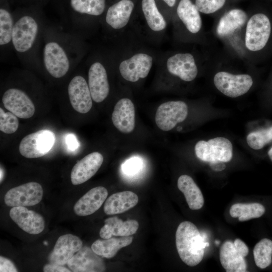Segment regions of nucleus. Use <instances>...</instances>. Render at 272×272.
Listing matches in <instances>:
<instances>
[{"label": "nucleus", "instance_id": "obj_42", "mask_svg": "<svg viewBox=\"0 0 272 272\" xmlns=\"http://www.w3.org/2000/svg\"><path fill=\"white\" fill-rule=\"evenodd\" d=\"M49 0H23V4L25 5H37L42 7Z\"/></svg>", "mask_w": 272, "mask_h": 272}, {"label": "nucleus", "instance_id": "obj_38", "mask_svg": "<svg viewBox=\"0 0 272 272\" xmlns=\"http://www.w3.org/2000/svg\"><path fill=\"white\" fill-rule=\"evenodd\" d=\"M1 272H17V269L14 264L9 259L2 256H0Z\"/></svg>", "mask_w": 272, "mask_h": 272}, {"label": "nucleus", "instance_id": "obj_19", "mask_svg": "<svg viewBox=\"0 0 272 272\" xmlns=\"http://www.w3.org/2000/svg\"><path fill=\"white\" fill-rule=\"evenodd\" d=\"M103 162L102 155L97 152L90 153L78 161L71 173L72 184L76 185L88 181L96 173Z\"/></svg>", "mask_w": 272, "mask_h": 272}, {"label": "nucleus", "instance_id": "obj_5", "mask_svg": "<svg viewBox=\"0 0 272 272\" xmlns=\"http://www.w3.org/2000/svg\"><path fill=\"white\" fill-rule=\"evenodd\" d=\"M194 151L199 159L210 163L228 162L233 156L232 143L224 137L199 141L195 144Z\"/></svg>", "mask_w": 272, "mask_h": 272}, {"label": "nucleus", "instance_id": "obj_10", "mask_svg": "<svg viewBox=\"0 0 272 272\" xmlns=\"http://www.w3.org/2000/svg\"><path fill=\"white\" fill-rule=\"evenodd\" d=\"M138 0H108L105 12L106 24L114 30H119L128 23Z\"/></svg>", "mask_w": 272, "mask_h": 272}, {"label": "nucleus", "instance_id": "obj_31", "mask_svg": "<svg viewBox=\"0 0 272 272\" xmlns=\"http://www.w3.org/2000/svg\"><path fill=\"white\" fill-rule=\"evenodd\" d=\"M140 6L147 23L152 30L158 32L165 29L167 23L156 0H141Z\"/></svg>", "mask_w": 272, "mask_h": 272}, {"label": "nucleus", "instance_id": "obj_47", "mask_svg": "<svg viewBox=\"0 0 272 272\" xmlns=\"http://www.w3.org/2000/svg\"><path fill=\"white\" fill-rule=\"evenodd\" d=\"M216 244H219L220 243V242L219 241H216Z\"/></svg>", "mask_w": 272, "mask_h": 272}, {"label": "nucleus", "instance_id": "obj_6", "mask_svg": "<svg viewBox=\"0 0 272 272\" xmlns=\"http://www.w3.org/2000/svg\"><path fill=\"white\" fill-rule=\"evenodd\" d=\"M55 141V134L52 131L41 129L25 136L20 143L19 150L25 158H39L50 150Z\"/></svg>", "mask_w": 272, "mask_h": 272}, {"label": "nucleus", "instance_id": "obj_8", "mask_svg": "<svg viewBox=\"0 0 272 272\" xmlns=\"http://www.w3.org/2000/svg\"><path fill=\"white\" fill-rule=\"evenodd\" d=\"M43 195L41 185L37 182H30L9 190L4 201L9 207L32 206L41 201Z\"/></svg>", "mask_w": 272, "mask_h": 272}, {"label": "nucleus", "instance_id": "obj_28", "mask_svg": "<svg viewBox=\"0 0 272 272\" xmlns=\"http://www.w3.org/2000/svg\"><path fill=\"white\" fill-rule=\"evenodd\" d=\"M10 0H0V46L4 50L12 46V35L14 25V11Z\"/></svg>", "mask_w": 272, "mask_h": 272}, {"label": "nucleus", "instance_id": "obj_44", "mask_svg": "<svg viewBox=\"0 0 272 272\" xmlns=\"http://www.w3.org/2000/svg\"><path fill=\"white\" fill-rule=\"evenodd\" d=\"M160 1L164 6L171 9L174 8L177 3V0H158Z\"/></svg>", "mask_w": 272, "mask_h": 272}, {"label": "nucleus", "instance_id": "obj_45", "mask_svg": "<svg viewBox=\"0 0 272 272\" xmlns=\"http://www.w3.org/2000/svg\"><path fill=\"white\" fill-rule=\"evenodd\" d=\"M268 155L269 156V159H270V160L272 162V147L268 151Z\"/></svg>", "mask_w": 272, "mask_h": 272}, {"label": "nucleus", "instance_id": "obj_43", "mask_svg": "<svg viewBox=\"0 0 272 272\" xmlns=\"http://www.w3.org/2000/svg\"><path fill=\"white\" fill-rule=\"evenodd\" d=\"M210 166L211 168L215 171H221L224 170L226 167L224 162L210 163Z\"/></svg>", "mask_w": 272, "mask_h": 272}, {"label": "nucleus", "instance_id": "obj_16", "mask_svg": "<svg viewBox=\"0 0 272 272\" xmlns=\"http://www.w3.org/2000/svg\"><path fill=\"white\" fill-rule=\"evenodd\" d=\"M82 247L83 242L78 236L71 234L63 235L57 239L48 259L50 263L65 265Z\"/></svg>", "mask_w": 272, "mask_h": 272}, {"label": "nucleus", "instance_id": "obj_27", "mask_svg": "<svg viewBox=\"0 0 272 272\" xmlns=\"http://www.w3.org/2000/svg\"><path fill=\"white\" fill-rule=\"evenodd\" d=\"M200 12L191 0H180L176 13L186 28L193 34L197 33L202 27Z\"/></svg>", "mask_w": 272, "mask_h": 272}, {"label": "nucleus", "instance_id": "obj_21", "mask_svg": "<svg viewBox=\"0 0 272 272\" xmlns=\"http://www.w3.org/2000/svg\"><path fill=\"white\" fill-rule=\"evenodd\" d=\"M114 126L121 132L129 133L135 127V109L128 98L119 100L114 106L111 116Z\"/></svg>", "mask_w": 272, "mask_h": 272}, {"label": "nucleus", "instance_id": "obj_30", "mask_svg": "<svg viewBox=\"0 0 272 272\" xmlns=\"http://www.w3.org/2000/svg\"><path fill=\"white\" fill-rule=\"evenodd\" d=\"M132 236H123L119 238L111 237L104 240L98 239L91 245V248L97 254L104 258L114 257L118 251L130 244Z\"/></svg>", "mask_w": 272, "mask_h": 272}, {"label": "nucleus", "instance_id": "obj_26", "mask_svg": "<svg viewBox=\"0 0 272 272\" xmlns=\"http://www.w3.org/2000/svg\"><path fill=\"white\" fill-rule=\"evenodd\" d=\"M247 15L239 9H232L220 19L216 28L217 35L225 37L241 28L247 21Z\"/></svg>", "mask_w": 272, "mask_h": 272}, {"label": "nucleus", "instance_id": "obj_23", "mask_svg": "<svg viewBox=\"0 0 272 272\" xmlns=\"http://www.w3.org/2000/svg\"><path fill=\"white\" fill-rule=\"evenodd\" d=\"M220 262L227 272H245L247 264L244 257L234 245V242L227 240L220 250Z\"/></svg>", "mask_w": 272, "mask_h": 272}, {"label": "nucleus", "instance_id": "obj_13", "mask_svg": "<svg viewBox=\"0 0 272 272\" xmlns=\"http://www.w3.org/2000/svg\"><path fill=\"white\" fill-rule=\"evenodd\" d=\"M107 4L108 0H67L66 7L70 19L79 24L85 18L104 15Z\"/></svg>", "mask_w": 272, "mask_h": 272}, {"label": "nucleus", "instance_id": "obj_2", "mask_svg": "<svg viewBox=\"0 0 272 272\" xmlns=\"http://www.w3.org/2000/svg\"><path fill=\"white\" fill-rule=\"evenodd\" d=\"M42 7L37 5H25L14 11L12 47L24 60L34 56L36 49L42 40L44 30Z\"/></svg>", "mask_w": 272, "mask_h": 272}, {"label": "nucleus", "instance_id": "obj_17", "mask_svg": "<svg viewBox=\"0 0 272 272\" xmlns=\"http://www.w3.org/2000/svg\"><path fill=\"white\" fill-rule=\"evenodd\" d=\"M168 71L185 82L194 80L198 69L193 56L189 53H178L169 57L166 62Z\"/></svg>", "mask_w": 272, "mask_h": 272}, {"label": "nucleus", "instance_id": "obj_33", "mask_svg": "<svg viewBox=\"0 0 272 272\" xmlns=\"http://www.w3.org/2000/svg\"><path fill=\"white\" fill-rule=\"evenodd\" d=\"M253 256L256 266L264 269L269 266L272 261V241L263 238L255 245Z\"/></svg>", "mask_w": 272, "mask_h": 272}, {"label": "nucleus", "instance_id": "obj_12", "mask_svg": "<svg viewBox=\"0 0 272 272\" xmlns=\"http://www.w3.org/2000/svg\"><path fill=\"white\" fill-rule=\"evenodd\" d=\"M153 64V57L145 53H138L122 61L119 65L121 76L125 80L135 82L145 78Z\"/></svg>", "mask_w": 272, "mask_h": 272}, {"label": "nucleus", "instance_id": "obj_3", "mask_svg": "<svg viewBox=\"0 0 272 272\" xmlns=\"http://www.w3.org/2000/svg\"><path fill=\"white\" fill-rule=\"evenodd\" d=\"M175 240L180 258L190 266H195L201 262L204 249L210 245L196 226L189 221H184L179 225Z\"/></svg>", "mask_w": 272, "mask_h": 272}, {"label": "nucleus", "instance_id": "obj_37", "mask_svg": "<svg viewBox=\"0 0 272 272\" xmlns=\"http://www.w3.org/2000/svg\"><path fill=\"white\" fill-rule=\"evenodd\" d=\"M141 166V160L138 158L134 157L126 161L123 164L122 169L124 174L131 175L139 171Z\"/></svg>", "mask_w": 272, "mask_h": 272}, {"label": "nucleus", "instance_id": "obj_14", "mask_svg": "<svg viewBox=\"0 0 272 272\" xmlns=\"http://www.w3.org/2000/svg\"><path fill=\"white\" fill-rule=\"evenodd\" d=\"M67 92L71 105L77 112L84 114L92 106V98L88 83L82 76H74L70 82Z\"/></svg>", "mask_w": 272, "mask_h": 272}, {"label": "nucleus", "instance_id": "obj_35", "mask_svg": "<svg viewBox=\"0 0 272 272\" xmlns=\"http://www.w3.org/2000/svg\"><path fill=\"white\" fill-rule=\"evenodd\" d=\"M19 127L17 116L11 112H5L0 108V130L1 131L11 134L14 133Z\"/></svg>", "mask_w": 272, "mask_h": 272}, {"label": "nucleus", "instance_id": "obj_29", "mask_svg": "<svg viewBox=\"0 0 272 272\" xmlns=\"http://www.w3.org/2000/svg\"><path fill=\"white\" fill-rule=\"evenodd\" d=\"M177 186L183 193L191 210H197L202 207L204 204L203 195L190 176L187 175H181L177 180Z\"/></svg>", "mask_w": 272, "mask_h": 272}, {"label": "nucleus", "instance_id": "obj_11", "mask_svg": "<svg viewBox=\"0 0 272 272\" xmlns=\"http://www.w3.org/2000/svg\"><path fill=\"white\" fill-rule=\"evenodd\" d=\"M5 107L17 117L28 119L35 112V106L29 96L23 90L11 88L7 90L2 97Z\"/></svg>", "mask_w": 272, "mask_h": 272}, {"label": "nucleus", "instance_id": "obj_7", "mask_svg": "<svg viewBox=\"0 0 272 272\" xmlns=\"http://www.w3.org/2000/svg\"><path fill=\"white\" fill-rule=\"evenodd\" d=\"M216 88L222 94L236 98L246 94L253 84L252 77L248 74L235 75L227 72H219L214 77Z\"/></svg>", "mask_w": 272, "mask_h": 272}, {"label": "nucleus", "instance_id": "obj_34", "mask_svg": "<svg viewBox=\"0 0 272 272\" xmlns=\"http://www.w3.org/2000/svg\"><path fill=\"white\" fill-rule=\"evenodd\" d=\"M272 141V126L249 133L246 138L248 145L254 150L262 149Z\"/></svg>", "mask_w": 272, "mask_h": 272}, {"label": "nucleus", "instance_id": "obj_40", "mask_svg": "<svg viewBox=\"0 0 272 272\" xmlns=\"http://www.w3.org/2000/svg\"><path fill=\"white\" fill-rule=\"evenodd\" d=\"M234 243L242 256L244 257H246L248 254L249 249L245 243L240 239H236Z\"/></svg>", "mask_w": 272, "mask_h": 272}, {"label": "nucleus", "instance_id": "obj_22", "mask_svg": "<svg viewBox=\"0 0 272 272\" xmlns=\"http://www.w3.org/2000/svg\"><path fill=\"white\" fill-rule=\"evenodd\" d=\"M108 191L103 186H97L89 190L75 203L74 211L79 216H86L96 212L107 197Z\"/></svg>", "mask_w": 272, "mask_h": 272}, {"label": "nucleus", "instance_id": "obj_36", "mask_svg": "<svg viewBox=\"0 0 272 272\" xmlns=\"http://www.w3.org/2000/svg\"><path fill=\"white\" fill-rule=\"evenodd\" d=\"M226 0H195L194 4L200 13L211 14L221 9Z\"/></svg>", "mask_w": 272, "mask_h": 272}, {"label": "nucleus", "instance_id": "obj_41", "mask_svg": "<svg viewBox=\"0 0 272 272\" xmlns=\"http://www.w3.org/2000/svg\"><path fill=\"white\" fill-rule=\"evenodd\" d=\"M66 143L68 148L71 150H75L79 147V143L75 135L69 134L66 138Z\"/></svg>", "mask_w": 272, "mask_h": 272}, {"label": "nucleus", "instance_id": "obj_24", "mask_svg": "<svg viewBox=\"0 0 272 272\" xmlns=\"http://www.w3.org/2000/svg\"><path fill=\"white\" fill-rule=\"evenodd\" d=\"M105 225L99 232L103 239H109L112 236H129L137 231L139 224L134 220L123 221L117 217L108 218L105 220Z\"/></svg>", "mask_w": 272, "mask_h": 272}, {"label": "nucleus", "instance_id": "obj_1", "mask_svg": "<svg viewBox=\"0 0 272 272\" xmlns=\"http://www.w3.org/2000/svg\"><path fill=\"white\" fill-rule=\"evenodd\" d=\"M41 62L53 78L65 76L73 64L78 63L81 46L79 38L53 29H45L42 35Z\"/></svg>", "mask_w": 272, "mask_h": 272}, {"label": "nucleus", "instance_id": "obj_46", "mask_svg": "<svg viewBox=\"0 0 272 272\" xmlns=\"http://www.w3.org/2000/svg\"><path fill=\"white\" fill-rule=\"evenodd\" d=\"M11 3L14 4L15 2H21L23 3V0H10Z\"/></svg>", "mask_w": 272, "mask_h": 272}, {"label": "nucleus", "instance_id": "obj_9", "mask_svg": "<svg viewBox=\"0 0 272 272\" xmlns=\"http://www.w3.org/2000/svg\"><path fill=\"white\" fill-rule=\"evenodd\" d=\"M188 114L186 104L181 101H171L161 104L155 114V122L162 130L169 131L183 121Z\"/></svg>", "mask_w": 272, "mask_h": 272}, {"label": "nucleus", "instance_id": "obj_25", "mask_svg": "<svg viewBox=\"0 0 272 272\" xmlns=\"http://www.w3.org/2000/svg\"><path fill=\"white\" fill-rule=\"evenodd\" d=\"M138 201V196L132 191L115 193L106 199L104 211L108 215L121 214L135 206Z\"/></svg>", "mask_w": 272, "mask_h": 272}, {"label": "nucleus", "instance_id": "obj_32", "mask_svg": "<svg viewBox=\"0 0 272 272\" xmlns=\"http://www.w3.org/2000/svg\"><path fill=\"white\" fill-rule=\"evenodd\" d=\"M265 212L264 207L258 202L237 203L232 205L229 210L231 216L238 218L240 222L259 218Z\"/></svg>", "mask_w": 272, "mask_h": 272}, {"label": "nucleus", "instance_id": "obj_20", "mask_svg": "<svg viewBox=\"0 0 272 272\" xmlns=\"http://www.w3.org/2000/svg\"><path fill=\"white\" fill-rule=\"evenodd\" d=\"M11 219L23 231L30 234H38L45 227L43 218L25 207H13L10 211Z\"/></svg>", "mask_w": 272, "mask_h": 272}, {"label": "nucleus", "instance_id": "obj_18", "mask_svg": "<svg viewBox=\"0 0 272 272\" xmlns=\"http://www.w3.org/2000/svg\"><path fill=\"white\" fill-rule=\"evenodd\" d=\"M74 272H100L105 270L103 259L89 247H82L68 261Z\"/></svg>", "mask_w": 272, "mask_h": 272}, {"label": "nucleus", "instance_id": "obj_15", "mask_svg": "<svg viewBox=\"0 0 272 272\" xmlns=\"http://www.w3.org/2000/svg\"><path fill=\"white\" fill-rule=\"evenodd\" d=\"M88 84L93 101L100 103L108 96L110 87L106 68L102 62L91 63L88 72Z\"/></svg>", "mask_w": 272, "mask_h": 272}, {"label": "nucleus", "instance_id": "obj_4", "mask_svg": "<svg viewBox=\"0 0 272 272\" xmlns=\"http://www.w3.org/2000/svg\"><path fill=\"white\" fill-rule=\"evenodd\" d=\"M271 32L269 18L263 13L253 15L247 21L244 37L246 48L252 52L263 49L267 44Z\"/></svg>", "mask_w": 272, "mask_h": 272}, {"label": "nucleus", "instance_id": "obj_39", "mask_svg": "<svg viewBox=\"0 0 272 272\" xmlns=\"http://www.w3.org/2000/svg\"><path fill=\"white\" fill-rule=\"evenodd\" d=\"M71 270L62 265L50 263L46 264L43 267L44 272H70Z\"/></svg>", "mask_w": 272, "mask_h": 272}]
</instances>
